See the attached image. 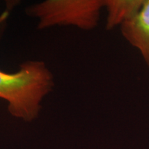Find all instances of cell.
<instances>
[{
	"label": "cell",
	"instance_id": "obj_1",
	"mask_svg": "<svg viewBox=\"0 0 149 149\" xmlns=\"http://www.w3.org/2000/svg\"><path fill=\"white\" fill-rule=\"evenodd\" d=\"M54 87L53 74L44 61H26L12 73L0 70V99L6 101L10 115L24 122L39 117L43 100Z\"/></svg>",
	"mask_w": 149,
	"mask_h": 149
},
{
	"label": "cell",
	"instance_id": "obj_2",
	"mask_svg": "<svg viewBox=\"0 0 149 149\" xmlns=\"http://www.w3.org/2000/svg\"><path fill=\"white\" fill-rule=\"evenodd\" d=\"M104 0H46L26 8L28 16L39 20L37 29L74 26L91 31L97 26Z\"/></svg>",
	"mask_w": 149,
	"mask_h": 149
},
{
	"label": "cell",
	"instance_id": "obj_3",
	"mask_svg": "<svg viewBox=\"0 0 149 149\" xmlns=\"http://www.w3.org/2000/svg\"><path fill=\"white\" fill-rule=\"evenodd\" d=\"M124 38L138 50L149 69V0H144L135 17L120 26Z\"/></svg>",
	"mask_w": 149,
	"mask_h": 149
},
{
	"label": "cell",
	"instance_id": "obj_4",
	"mask_svg": "<svg viewBox=\"0 0 149 149\" xmlns=\"http://www.w3.org/2000/svg\"><path fill=\"white\" fill-rule=\"evenodd\" d=\"M144 0H104L107 12L106 29L108 31L121 26L137 15Z\"/></svg>",
	"mask_w": 149,
	"mask_h": 149
},
{
	"label": "cell",
	"instance_id": "obj_5",
	"mask_svg": "<svg viewBox=\"0 0 149 149\" xmlns=\"http://www.w3.org/2000/svg\"><path fill=\"white\" fill-rule=\"evenodd\" d=\"M10 7H8V9L3 11L1 14H0V32H1V28L3 27V26L4 25L6 20L7 19V18L8 17L9 14H10Z\"/></svg>",
	"mask_w": 149,
	"mask_h": 149
}]
</instances>
